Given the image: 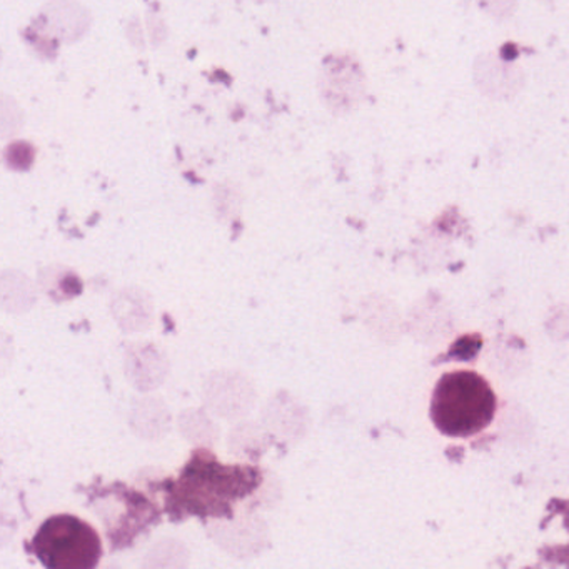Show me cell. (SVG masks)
Wrapping results in <instances>:
<instances>
[{
    "mask_svg": "<svg viewBox=\"0 0 569 569\" xmlns=\"http://www.w3.org/2000/svg\"><path fill=\"white\" fill-rule=\"evenodd\" d=\"M259 485L254 468L222 466L211 452L199 449L169 492V509L176 515H231L236 499Z\"/></svg>",
    "mask_w": 569,
    "mask_h": 569,
    "instance_id": "1",
    "label": "cell"
},
{
    "mask_svg": "<svg viewBox=\"0 0 569 569\" xmlns=\"http://www.w3.org/2000/svg\"><path fill=\"white\" fill-rule=\"evenodd\" d=\"M495 392L478 372H446L431 398V419L442 435L469 438L485 431L496 415Z\"/></svg>",
    "mask_w": 569,
    "mask_h": 569,
    "instance_id": "2",
    "label": "cell"
},
{
    "mask_svg": "<svg viewBox=\"0 0 569 569\" xmlns=\"http://www.w3.org/2000/svg\"><path fill=\"white\" fill-rule=\"evenodd\" d=\"M32 551L48 568L91 569L99 565L102 545L91 525L72 515H59L39 528Z\"/></svg>",
    "mask_w": 569,
    "mask_h": 569,
    "instance_id": "3",
    "label": "cell"
}]
</instances>
